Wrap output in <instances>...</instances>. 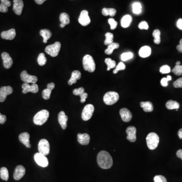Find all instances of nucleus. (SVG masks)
Returning <instances> with one entry per match:
<instances>
[{
  "label": "nucleus",
  "instance_id": "9",
  "mask_svg": "<svg viewBox=\"0 0 182 182\" xmlns=\"http://www.w3.org/2000/svg\"><path fill=\"white\" fill-rule=\"evenodd\" d=\"M20 77L24 83L36 84L37 81V77L36 76L29 75L26 71H24L21 73Z\"/></svg>",
  "mask_w": 182,
  "mask_h": 182
},
{
  "label": "nucleus",
  "instance_id": "23",
  "mask_svg": "<svg viewBox=\"0 0 182 182\" xmlns=\"http://www.w3.org/2000/svg\"><path fill=\"white\" fill-rule=\"evenodd\" d=\"M81 78V73L79 71H73L72 73V76L68 81V84L70 86H72L75 83H76L77 80Z\"/></svg>",
  "mask_w": 182,
  "mask_h": 182
},
{
  "label": "nucleus",
  "instance_id": "36",
  "mask_svg": "<svg viewBox=\"0 0 182 182\" xmlns=\"http://www.w3.org/2000/svg\"><path fill=\"white\" fill-rule=\"evenodd\" d=\"M37 62L40 66H44L47 62V58L44 53H40L37 57Z\"/></svg>",
  "mask_w": 182,
  "mask_h": 182
},
{
  "label": "nucleus",
  "instance_id": "50",
  "mask_svg": "<svg viewBox=\"0 0 182 182\" xmlns=\"http://www.w3.org/2000/svg\"><path fill=\"white\" fill-rule=\"evenodd\" d=\"M168 80L167 79V77H164L163 79H162V80L160 81V83L162 86L163 87H167L168 85Z\"/></svg>",
  "mask_w": 182,
  "mask_h": 182
},
{
  "label": "nucleus",
  "instance_id": "55",
  "mask_svg": "<svg viewBox=\"0 0 182 182\" xmlns=\"http://www.w3.org/2000/svg\"><path fill=\"white\" fill-rule=\"evenodd\" d=\"M54 88H55V84L54 83H49L47 85V88L52 91L54 89Z\"/></svg>",
  "mask_w": 182,
  "mask_h": 182
},
{
  "label": "nucleus",
  "instance_id": "17",
  "mask_svg": "<svg viewBox=\"0 0 182 182\" xmlns=\"http://www.w3.org/2000/svg\"><path fill=\"white\" fill-rule=\"evenodd\" d=\"M25 174V168L24 167L22 166H17L15 168V171H14L13 177L14 179L16 181L20 180L22 177H24Z\"/></svg>",
  "mask_w": 182,
  "mask_h": 182
},
{
  "label": "nucleus",
  "instance_id": "37",
  "mask_svg": "<svg viewBox=\"0 0 182 182\" xmlns=\"http://www.w3.org/2000/svg\"><path fill=\"white\" fill-rule=\"evenodd\" d=\"M106 40L104 41V44L105 45H109L113 43V35L110 32H107L105 34Z\"/></svg>",
  "mask_w": 182,
  "mask_h": 182
},
{
  "label": "nucleus",
  "instance_id": "3",
  "mask_svg": "<svg viewBox=\"0 0 182 182\" xmlns=\"http://www.w3.org/2000/svg\"><path fill=\"white\" fill-rule=\"evenodd\" d=\"M147 145L150 150L156 149L159 142V138L157 134L155 132H151L146 137Z\"/></svg>",
  "mask_w": 182,
  "mask_h": 182
},
{
  "label": "nucleus",
  "instance_id": "49",
  "mask_svg": "<svg viewBox=\"0 0 182 182\" xmlns=\"http://www.w3.org/2000/svg\"><path fill=\"white\" fill-rule=\"evenodd\" d=\"M88 95L86 93H84L83 94H81V95H80V102L83 103L86 101V99L88 98Z\"/></svg>",
  "mask_w": 182,
  "mask_h": 182
},
{
  "label": "nucleus",
  "instance_id": "45",
  "mask_svg": "<svg viewBox=\"0 0 182 182\" xmlns=\"http://www.w3.org/2000/svg\"><path fill=\"white\" fill-rule=\"evenodd\" d=\"M84 93V89L83 87H80L78 89H75L73 90V94L76 96H80Z\"/></svg>",
  "mask_w": 182,
  "mask_h": 182
},
{
  "label": "nucleus",
  "instance_id": "41",
  "mask_svg": "<svg viewBox=\"0 0 182 182\" xmlns=\"http://www.w3.org/2000/svg\"><path fill=\"white\" fill-rule=\"evenodd\" d=\"M52 90L47 88L43 90L42 92V96L43 98L45 100H48L50 99Z\"/></svg>",
  "mask_w": 182,
  "mask_h": 182
},
{
  "label": "nucleus",
  "instance_id": "31",
  "mask_svg": "<svg viewBox=\"0 0 182 182\" xmlns=\"http://www.w3.org/2000/svg\"><path fill=\"white\" fill-rule=\"evenodd\" d=\"M0 177L2 179L7 181L9 179V172L7 168L3 167L0 169Z\"/></svg>",
  "mask_w": 182,
  "mask_h": 182
},
{
  "label": "nucleus",
  "instance_id": "6",
  "mask_svg": "<svg viewBox=\"0 0 182 182\" xmlns=\"http://www.w3.org/2000/svg\"><path fill=\"white\" fill-rule=\"evenodd\" d=\"M61 46V43L59 41H56L53 44L50 45L46 47L45 52L51 56L55 57L58 56L60 50Z\"/></svg>",
  "mask_w": 182,
  "mask_h": 182
},
{
  "label": "nucleus",
  "instance_id": "62",
  "mask_svg": "<svg viewBox=\"0 0 182 182\" xmlns=\"http://www.w3.org/2000/svg\"><path fill=\"white\" fill-rule=\"evenodd\" d=\"M2 115L1 113H0V118L1 117Z\"/></svg>",
  "mask_w": 182,
  "mask_h": 182
},
{
  "label": "nucleus",
  "instance_id": "56",
  "mask_svg": "<svg viewBox=\"0 0 182 182\" xmlns=\"http://www.w3.org/2000/svg\"><path fill=\"white\" fill-rule=\"evenodd\" d=\"M177 157H179L182 160V149H180L177 152Z\"/></svg>",
  "mask_w": 182,
  "mask_h": 182
},
{
  "label": "nucleus",
  "instance_id": "22",
  "mask_svg": "<svg viewBox=\"0 0 182 182\" xmlns=\"http://www.w3.org/2000/svg\"><path fill=\"white\" fill-rule=\"evenodd\" d=\"M90 136L87 133H84V134L79 133L77 135V141L81 145H88L90 143Z\"/></svg>",
  "mask_w": 182,
  "mask_h": 182
},
{
  "label": "nucleus",
  "instance_id": "44",
  "mask_svg": "<svg viewBox=\"0 0 182 182\" xmlns=\"http://www.w3.org/2000/svg\"><path fill=\"white\" fill-rule=\"evenodd\" d=\"M154 182H167L166 178L162 175H157L154 178Z\"/></svg>",
  "mask_w": 182,
  "mask_h": 182
},
{
  "label": "nucleus",
  "instance_id": "2",
  "mask_svg": "<svg viewBox=\"0 0 182 182\" xmlns=\"http://www.w3.org/2000/svg\"><path fill=\"white\" fill-rule=\"evenodd\" d=\"M49 117V112L44 109L38 112L33 117V123L36 125L41 126L47 121Z\"/></svg>",
  "mask_w": 182,
  "mask_h": 182
},
{
  "label": "nucleus",
  "instance_id": "27",
  "mask_svg": "<svg viewBox=\"0 0 182 182\" xmlns=\"http://www.w3.org/2000/svg\"><path fill=\"white\" fill-rule=\"evenodd\" d=\"M140 106L143 108L144 111L146 112H150L153 110V104L151 102L149 101L147 102H141Z\"/></svg>",
  "mask_w": 182,
  "mask_h": 182
},
{
  "label": "nucleus",
  "instance_id": "43",
  "mask_svg": "<svg viewBox=\"0 0 182 182\" xmlns=\"http://www.w3.org/2000/svg\"><path fill=\"white\" fill-rule=\"evenodd\" d=\"M108 23L110 25V29L114 30L116 28L117 25V22L113 18H109L108 20Z\"/></svg>",
  "mask_w": 182,
  "mask_h": 182
},
{
  "label": "nucleus",
  "instance_id": "24",
  "mask_svg": "<svg viewBox=\"0 0 182 182\" xmlns=\"http://www.w3.org/2000/svg\"><path fill=\"white\" fill-rule=\"evenodd\" d=\"M151 50L150 47L148 46H145L142 47L139 50L140 56L142 58H146L151 55Z\"/></svg>",
  "mask_w": 182,
  "mask_h": 182
},
{
  "label": "nucleus",
  "instance_id": "40",
  "mask_svg": "<svg viewBox=\"0 0 182 182\" xmlns=\"http://www.w3.org/2000/svg\"><path fill=\"white\" fill-rule=\"evenodd\" d=\"M126 69V65L123 62H120L119 63V64L116 66L115 70L113 71V72L114 74H116L119 71H123Z\"/></svg>",
  "mask_w": 182,
  "mask_h": 182
},
{
  "label": "nucleus",
  "instance_id": "32",
  "mask_svg": "<svg viewBox=\"0 0 182 182\" xmlns=\"http://www.w3.org/2000/svg\"><path fill=\"white\" fill-rule=\"evenodd\" d=\"M60 21L61 24H64L65 25H68L70 23L69 16L66 13H62L60 15Z\"/></svg>",
  "mask_w": 182,
  "mask_h": 182
},
{
  "label": "nucleus",
  "instance_id": "21",
  "mask_svg": "<svg viewBox=\"0 0 182 182\" xmlns=\"http://www.w3.org/2000/svg\"><path fill=\"white\" fill-rule=\"evenodd\" d=\"M29 138H30V135L27 132H22L19 136L20 141L28 148H30L31 147Z\"/></svg>",
  "mask_w": 182,
  "mask_h": 182
},
{
  "label": "nucleus",
  "instance_id": "15",
  "mask_svg": "<svg viewBox=\"0 0 182 182\" xmlns=\"http://www.w3.org/2000/svg\"><path fill=\"white\" fill-rule=\"evenodd\" d=\"M3 60V65L6 69H9L12 66L13 61L10 55L6 52H3L1 55Z\"/></svg>",
  "mask_w": 182,
  "mask_h": 182
},
{
  "label": "nucleus",
  "instance_id": "26",
  "mask_svg": "<svg viewBox=\"0 0 182 182\" xmlns=\"http://www.w3.org/2000/svg\"><path fill=\"white\" fill-rule=\"evenodd\" d=\"M132 17L130 15H126L123 17L121 20V25L123 28H127L130 26L131 23Z\"/></svg>",
  "mask_w": 182,
  "mask_h": 182
},
{
  "label": "nucleus",
  "instance_id": "34",
  "mask_svg": "<svg viewBox=\"0 0 182 182\" xmlns=\"http://www.w3.org/2000/svg\"><path fill=\"white\" fill-rule=\"evenodd\" d=\"M152 36L154 38V43L156 44H159L160 43V32L159 29H155L154 30L152 33Z\"/></svg>",
  "mask_w": 182,
  "mask_h": 182
},
{
  "label": "nucleus",
  "instance_id": "18",
  "mask_svg": "<svg viewBox=\"0 0 182 182\" xmlns=\"http://www.w3.org/2000/svg\"><path fill=\"white\" fill-rule=\"evenodd\" d=\"M58 122L60 124L61 127L63 130H65L67 128V122L68 120L67 116L65 115V113L63 111L60 112L58 114Z\"/></svg>",
  "mask_w": 182,
  "mask_h": 182
},
{
  "label": "nucleus",
  "instance_id": "16",
  "mask_svg": "<svg viewBox=\"0 0 182 182\" xmlns=\"http://www.w3.org/2000/svg\"><path fill=\"white\" fill-rule=\"evenodd\" d=\"M24 4L22 0H13V10L15 14L20 15L24 8Z\"/></svg>",
  "mask_w": 182,
  "mask_h": 182
},
{
  "label": "nucleus",
  "instance_id": "46",
  "mask_svg": "<svg viewBox=\"0 0 182 182\" xmlns=\"http://www.w3.org/2000/svg\"><path fill=\"white\" fill-rule=\"evenodd\" d=\"M173 85H174L175 88H182V77L178 79L177 80H176L174 83H173Z\"/></svg>",
  "mask_w": 182,
  "mask_h": 182
},
{
  "label": "nucleus",
  "instance_id": "61",
  "mask_svg": "<svg viewBox=\"0 0 182 182\" xmlns=\"http://www.w3.org/2000/svg\"><path fill=\"white\" fill-rule=\"evenodd\" d=\"M180 64H181V62H180V61H177V62H176V65H180Z\"/></svg>",
  "mask_w": 182,
  "mask_h": 182
},
{
  "label": "nucleus",
  "instance_id": "8",
  "mask_svg": "<svg viewBox=\"0 0 182 182\" xmlns=\"http://www.w3.org/2000/svg\"><path fill=\"white\" fill-rule=\"evenodd\" d=\"M94 106L92 104H87L83 109L81 118L83 120L87 121L91 119L94 111Z\"/></svg>",
  "mask_w": 182,
  "mask_h": 182
},
{
  "label": "nucleus",
  "instance_id": "14",
  "mask_svg": "<svg viewBox=\"0 0 182 182\" xmlns=\"http://www.w3.org/2000/svg\"><path fill=\"white\" fill-rule=\"evenodd\" d=\"M136 128L134 126L128 127L126 130L127 139L131 142H135L136 141Z\"/></svg>",
  "mask_w": 182,
  "mask_h": 182
},
{
  "label": "nucleus",
  "instance_id": "19",
  "mask_svg": "<svg viewBox=\"0 0 182 182\" xmlns=\"http://www.w3.org/2000/svg\"><path fill=\"white\" fill-rule=\"evenodd\" d=\"M119 114L122 120L124 122H128L131 121L132 118L131 112L128 109L126 108H123L120 109Z\"/></svg>",
  "mask_w": 182,
  "mask_h": 182
},
{
  "label": "nucleus",
  "instance_id": "39",
  "mask_svg": "<svg viewBox=\"0 0 182 182\" xmlns=\"http://www.w3.org/2000/svg\"><path fill=\"white\" fill-rule=\"evenodd\" d=\"M172 72L176 76H182V65H176L175 67L172 69Z\"/></svg>",
  "mask_w": 182,
  "mask_h": 182
},
{
  "label": "nucleus",
  "instance_id": "48",
  "mask_svg": "<svg viewBox=\"0 0 182 182\" xmlns=\"http://www.w3.org/2000/svg\"><path fill=\"white\" fill-rule=\"evenodd\" d=\"M8 11V9L7 6L2 4H0V12L3 13H7Z\"/></svg>",
  "mask_w": 182,
  "mask_h": 182
},
{
  "label": "nucleus",
  "instance_id": "42",
  "mask_svg": "<svg viewBox=\"0 0 182 182\" xmlns=\"http://www.w3.org/2000/svg\"><path fill=\"white\" fill-rule=\"evenodd\" d=\"M170 72H171V68L168 65H163L160 68V72L162 74L170 73Z\"/></svg>",
  "mask_w": 182,
  "mask_h": 182
},
{
  "label": "nucleus",
  "instance_id": "30",
  "mask_svg": "<svg viewBox=\"0 0 182 182\" xmlns=\"http://www.w3.org/2000/svg\"><path fill=\"white\" fill-rule=\"evenodd\" d=\"M102 14L105 16L109 15L110 16L113 17L116 14V11L115 9L104 8L102 9Z\"/></svg>",
  "mask_w": 182,
  "mask_h": 182
},
{
  "label": "nucleus",
  "instance_id": "54",
  "mask_svg": "<svg viewBox=\"0 0 182 182\" xmlns=\"http://www.w3.org/2000/svg\"><path fill=\"white\" fill-rule=\"evenodd\" d=\"M177 49L180 53H182V39L180 41V44L177 46Z\"/></svg>",
  "mask_w": 182,
  "mask_h": 182
},
{
  "label": "nucleus",
  "instance_id": "57",
  "mask_svg": "<svg viewBox=\"0 0 182 182\" xmlns=\"http://www.w3.org/2000/svg\"><path fill=\"white\" fill-rule=\"evenodd\" d=\"M47 0H35L36 3L38 5H41L44 3Z\"/></svg>",
  "mask_w": 182,
  "mask_h": 182
},
{
  "label": "nucleus",
  "instance_id": "47",
  "mask_svg": "<svg viewBox=\"0 0 182 182\" xmlns=\"http://www.w3.org/2000/svg\"><path fill=\"white\" fill-rule=\"evenodd\" d=\"M139 28L141 29H146L147 30L149 28V26L147 22L146 21H142L139 24Z\"/></svg>",
  "mask_w": 182,
  "mask_h": 182
},
{
  "label": "nucleus",
  "instance_id": "13",
  "mask_svg": "<svg viewBox=\"0 0 182 182\" xmlns=\"http://www.w3.org/2000/svg\"><path fill=\"white\" fill-rule=\"evenodd\" d=\"M79 22L82 26H86L89 25L91 22L88 12L87 10H83L80 13L79 17Z\"/></svg>",
  "mask_w": 182,
  "mask_h": 182
},
{
  "label": "nucleus",
  "instance_id": "33",
  "mask_svg": "<svg viewBox=\"0 0 182 182\" xmlns=\"http://www.w3.org/2000/svg\"><path fill=\"white\" fill-rule=\"evenodd\" d=\"M132 12L134 14H139L142 11V6L139 2H135L132 5Z\"/></svg>",
  "mask_w": 182,
  "mask_h": 182
},
{
  "label": "nucleus",
  "instance_id": "20",
  "mask_svg": "<svg viewBox=\"0 0 182 182\" xmlns=\"http://www.w3.org/2000/svg\"><path fill=\"white\" fill-rule=\"evenodd\" d=\"M1 36L3 39L12 40L16 36V30L14 28H12L7 31H4L2 32Z\"/></svg>",
  "mask_w": 182,
  "mask_h": 182
},
{
  "label": "nucleus",
  "instance_id": "35",
  "mask_svg": "<svg viewBox=\"0 0 182 182\" xmlns=\"http://www.w3.org/2000/svg\"><path fill=\"white\" fill-rule=\"evenodd\" d=\"M105 62L107 65L108 71H110L112 68H114L116 66V62L114 60L111 59V58H108L105 59Z\"/></svg>",
  "mask_w": 182,
  "mask_h": 182
},
{
  "label": "nucleus",
  "instance_id": "4",
  "mask_svg": "<svg viewBox=\"0 0 182 182\" xmlns=\"http://www.w3.org/2000/svg\"><path fill=\"white\" fill-rule=\"evenodd\" d=\"M83 64L84 71L90 72H93L95 71V63L92 57L90 55H86L84 57Z\"/></svg>",
  "mask_w": 182,
  "mask_h": 182
},
{
  "label": "nucleus",
  "instance_id": "5",
  "mask_svg": "<svg viewBox=\"0 0 182 182\" xmlns=\"http://www.w3.org/2000/svg\"><path fill=\"white\" fill-rule=\"evenodd\" d=\"M119 98V96L117 93L115 92H108L106 93L104 96V102L106 105H113L117 102Z\"/></svg>",
  "mask_w": 182,
  "mask_h": 182
},
{
  "label": "nucleus",
  "instance_id": "59",
  "mask_svg": "<svg viewBox=\"0 0 182 182\" xmlns=\"http://www.w3.org/2000/svg\"><path fill=\"white\" fill-rule=\"evenodd\" d=\"M167 79L168 80V81L171 80V76H167Z\"/></svg>",
  "mask_w": 182,
  "mask_h": 182
},
{
  "label": "nucleus",
  "instance_id": "12",
  "mask_svg": "<svg viewBox=\"0 0 182 182\" xmlns=\"http://www.w3.org/2000/svg\"><path fill=\"white\" fill-rule=\"evenodd\" d=\"M22 93L25 94L28 92L37 93L39 92V86L36 84H32L30 85L29 84L24 83L22 85Z\"/></svg>",
  "mask_w": 182,
  "mask_h": 182
},
{
  "label": "nucleus",
  "instance_id": "10",
  "mask_svg": "<svg viewBox=\"0 0 182 182\" xmlns=\"http://www.w3.org/2000/svg\"><path fill=\"white\" fill-rule=\"evenodd\" d=\"M35 162L39 166L46 167L49 165L48 159L46 156L40 153H37L34 155Z\"/></svg>",
  "mask_w": 182,
  "mask_h": 182
},
{
  "label": "nucleus",
  "instance_id": "7",
  "mask_svg": "<svg viewBox=\"0 0 182 182\" xmlns=\"http://www.w3.org/2000/svg\"><path fill=\"white\" fill-rule=\"evenodd\" d=\"M50 144L48 141L45 139L41 140L38 144L39 153L46 156L50 152Z\"/></svg>",
  "mask_w": 182,
  "mask_h": 182
},
{
  "label": "nucleus",
  "instance_id": "11",
  "mask_svg": "<svg viewBox=\"0 0 182 182\" xmlns=\"http://www.w3.org/2000/svg\"><path fill=\"white\" fill-rule=\"evenodd\" d=\"M13 89L11 86H3L0 88V102L5 101L7 96L13 93Z\"/></svg>",
  "mask_w": 182,
  "mask_h": 182
},
{
  "label": "nucleus",
  "instance_id": "29",
  "mask_svg": "<svg viewBox=\"0 0 182 182\" xmlns=\"http://www.w3.org/2000/svg\"><path fill=\"white\" fill-rule=\"evenodd\" d=\"M119 43H112L108 45L107 49L105 50V53L107 55H111L113 53L114 50L119 48Z\"/></svg>",
  "mask_w": 182,
  "mask_h": 182
},
{
  "label": "nucleus",
  "instance_id": "52",
  "mask_svg": "<svg viewBox=\"0 0 182 182\" xmlns=\"http://www.w3.org/2000/svg\"><path fill=\"white\" fill-rule=\"evenodd\" d=\"M6 120H7L6 116L5 115H2L1 118H0V124H4L5 123Z\"/></svg>",
  "mask_w": 182,
  "mask_h": 182
},
{
  "label": "nucleus",
  "instance_id": "28",
  "mask_svg": "<svg viewBox=\"0 0 182 182\" xmlns=\"http://www.w3.org/2000/svg\"><path fill=\"white\" fill-rule=\"evenodd\" d=\"M166 107L169 110L178 109L180 107V104L178 102L173 100H169L167 102Z\"/></svg>",
  "mask_w": 182,
  "mask_h": 182
},
{
  "label": "nucleus",
  "instance_id": "38",
  "mask_svg": "<svg viewBox=\"0 0 182 182\" xmlns=\"http://www.w3.org/2000/svg\"><path fill=\"white\" fill-rule=\"evenodd\" d=\"M133 57V54L132 52H126L121 54V59L123 61H126L131 59Z\"/></svg>",
  "mask_w": 182,
  "mask_h": 182
},
{
  "label": "nucleus",
  "instance_id": "25",
  "mask_svg": "<svg viewBox=\"0 0 182 182\" xmlns=\"http://www.w3.org/2000/svg\"><path fill=\"white\" fill-rule=\"evenodd\" d=\"M40 34L43 37V43H47L49 39L51 38L52 33L50 30L47 29H41L40 32Z\"/></svg>",
  "mask_w": 182,
  "mask_h": 182
},
{
  "label": "nucleus",
  "instance_id": "58",
  "mask_svg": "<svg viewBox=\"0 0 182 182\" xmlns=\"http://www.w3.org/2000/svg\"><path fill=\"white\" fill-rule=\"evenodd\" d=\"M178 136L179 137L180 139H182V128H181L178 132Z\"/></svg>",
  "mask_w": 182,
  "mask_h": 182
},
{
  "label": "nucleus",
  "instance_id": "60",
  "mask_svg": "<svg viewBox=\"0 0 182 182\" xmlns=\"http://www.w3.org/2000/svg\"><path fill=\"white\" fill-rule=\"evenodd\" d=\"M60 26L61 28H63L65 27V24H61L60 25Z\"/></svg>",
  "mask_w": 182,
  "mask_h": 182
},
{
  "label": "nucleus",
  "instance_id": "51",
  "mask_svg": "<svg viewBox=\"0 0 182 182\" xmlns=\"http://www.w3.org/2000/svg\"><path fill=\"white\" fill-rule=\"evenodd\" d=\"M1 3L2 4L4 5L7 7H10L11 5V2L9 1V0H1Z\"/></svg>",
  "mask_w": 182,
  "mask_h": 182
},
{
  "label": "nucleus",
  "instance_id": "53",
  "mask_svg": "<svg viewBox=\"0 0 182 182\" xmlns=\"http://www.w3.org/2000/svg\"><path fill=\"white\" fill-rule=\"evenodd\" d=\"M177 26L178 28L182 30V19H179L177 21Z\"/></svg>",
  "mask_w": 182,
  "mask_h": 182
},
{
  "label": "nucleus",
  "instance_id": "1",
  "mask_svg": "<svg viewBox=\"0 0 182 182\" xmlns=\"http://www.w3.org/2000/svg\"><path fill=\"white\" fill-rule=\"evenodd\" d=\"M98 165L103 169H108L113 165V159L110 154L105 151H101L97 157Z\"/></svg>",
  "mask_w": 182,
  "mask_h": 182
}]
</instances>
